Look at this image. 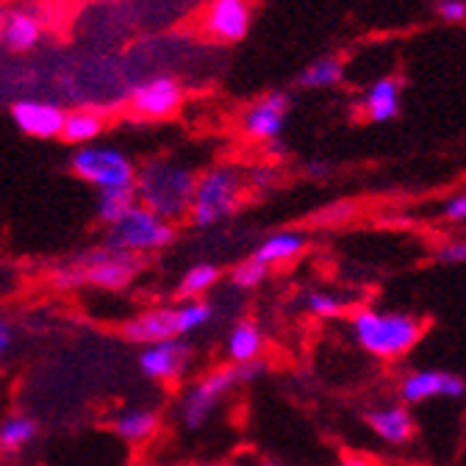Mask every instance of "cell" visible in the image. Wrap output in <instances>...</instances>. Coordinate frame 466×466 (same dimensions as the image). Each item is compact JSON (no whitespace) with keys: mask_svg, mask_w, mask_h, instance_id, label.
<instances>
[{"mask_svg":"<svg viewBox=\"0 0 466 466\" xmlns=\"http://www.w3.org/2000/svg\"><path fill=\"white\" fill-rule=\"evenodd\" d=\"M425 325L420 317L394 309L364 306L350 314V336L367 356L380 361H397L420 344Z\"/></svg>","mask_w":466,"mask_h":466,"instance_id":"1","label":"cell"},{"mask_svg":"<svg viewBox=\"0 0 466 466\" xmlns=\"http://www.w3.org/2000/svg\"><path fill=\"white\" fill-rule=\"evenodd\" d=\"M198 172L175 158H150L137 167L134 195L137 203L164 217L167 222H181L189 214Z\"/></svg>","mask_w":466,"mask_h":466,"instance_id":"2","label":"cell"},{"mask_svg":"<svg viewBox=\"0 0 466 466\" xmlns=\"http://www.w3.org/2000/svg\"><path fill=\"white\" fill-rule=\"evenodd\" d=\"M245 189H248L245 172L233 164H214L203 169L195 178V192L187 219L198 230L217 228L219 222L239 211V206L245 203Z\"/></svg>","mask_w":466,"mask_h":466,"instance_id":"3","label":"cell"},{"mask_svg":"<svg viewBox=\"0 0 466 466\" xmlns=\"http://www.w3.org/2000/svg\"><path fill=\"white\" fill-rule=\"evenodd\" d=\"M256 375H261V361L248 364V367L225 364V367H214V370L203 372L198 380H192L184 389V394L178 400L181 425L187 431H200L203 425H208V420L219 411L222 402L239 386L256 380Z\"/></svg>","mask_w":466,"mask_h":466,"instance_id":"4","label":"cell"},{"mask_svg":"<svg viewBox=\"0 0 466 466\" xmlns=\"http://www.w3.org/2000/svg\"><path fill=\"white\" fill-rule=\"evenodd\" d=\"M137 275H139V258L108 250V248H97V250L81 253L65 267H58L53 272V286L56 289L92 286L103 291H120Z\"/></svg>","mask_w":466,"mask_h":466,"instance_id":"5","label":"cell"},{"mask_svg":"<svg viewBox=\"0 0 466 466\" xmlns=\"http://www.w3.org/2000/svg\"><path fill=\"white\" fill-rule=\"evenodd\" d=\"M175 237H178L175 222H167L164 217L137 203L128 214H123L120 219L106 228L103 248L139 258V256L167 250L175 242Z\"/></svg>","mask_w":466,"mask_h":466,"instance_id":"6","label":"cell"},{"mask_svg":"<svg viewBox=\"0 0 466 466\" xmlns=\"http://www.w3.org/2000/svg\"><path fill=\"white\" fill-rule=\"evenodd\" d=\"M70 172L84 184L100 189H134L137 164L114 145H84L70 156Z\"/></svg>","mask_w":466,"mask_h":466,"instance_id":"7","label":"cell"},{"mask_svg":"<svg viewBox=\"0 0 466 466\" xmlns=\"http://www.w3.org/2000/svg\"><path fill=\"white\" fill-rule=\"evenodd\" d=\"M195 361V350L187 339H164L139 350L137 367L153 383H175L187 378Z\"/></svg>","mask_w":466,"mask_h":466,"instance_id":"8","label":"cell"},{"mask_svg":"<svg viewBox=\"0 0 466 466\" xmlns=\"http://www.w3.org/2000/svg\"><path fill=\"white\" fill-rule=\"evenodd\" d=\"M291 111V95L289 92H267L248 103L242 111V134L253 142H275L280 139L286 120Z\"/></svg>","mask_w":466,"mask_h":466,"instance_id":"9","label":"cell"},{"mask_svg":"<svg viewBox=\"0 0 466 466\" xmlns=\"http://www.w3.org/2000/svg\"><path fill=\"white\" fill-rule=\"evenodd\" d=\"M184 106V89L172 76H153L131 89V111L142 120H167Z\"/></svg>","mask_w":466,"mask_h":466,"instance_id":"10","label":"cell"},{"mask_svg":"<svg viewBox=\"0 0 466 466\" xmlns=\"http://www.w3.org/2000/svg\"><path fill=\"white\" fill-rule=\"evenodd\" d=\"M463 394H466L463 378L444 372V370H411L400 380V397L405 405H420L436 397L461 400Z\"/></svg>","mask_w":466,"mask_h":466,"instance_id":"11","label":"cell"},{"mask_svg":"<svg viewBox=\"0 0 466 466\" xmlns=\"http://www.w3.org/2000/svg\"><path fill=\"white\" fill-rule=\"evenodd\" d=\"M250 0H211L203 17V31L225 45H237L250 34Z\"/></svg>","mask_w":466,"mask_h":466,"instance_id":"12","label":"cell"},{"mask_svg":"<svg viewBox=\"0 0 466 466\" xmlns=\"http://www.w3.org/2000/svg\"><path fill=\"white\" fill-rule=\"evenodd\" d=\"M12 120L20 128V134L31 137V139H58L62 137V126H65V108L50 100H15L12 108Z\"/></svg>","mask_w":466,"mask_h":466,"instance_id":"13","label":"cell"},{"mask_svg":"<svg viewBox=\"0 0 466 466\" xmlns=\"http://www.w3.org/2000/svg\"><path fill=\"white\" fill-rule=\"evenodd\" d=\"M123 336L131 344L147 347L164 339H181L178 322H175V306H153L145 311H137L123 322Z\"/></svg>","mask_w":466,"mask_h":466,"instance_id":"14","label":"cell"},{"mask_svg":"<svg viewBox=\"0 0 466 466\" xmlns=\"http://www.w3.org/2000/svg\"><path fill=\"white\" fill-rule=\"evenodd\" d=\"M45 34L42 17L25 6H15L0 17V47L6 53H28Z\"/></svg>","mask_w":466,"mask_h":466,"instance_id":"15","label":"cell"},{"mask_svg":"<svg viewBox=\"0 0 466 466\" xmlns=\"http://www.w3.org/2000/svg\"><path fill=\"white\" fill-rule=\"evenodd\" d=\"M367 425L380 441L391 447H402L414 436V417L408 411L405 402H386V405L372 408L367 414Z\"/></svg>","mask_w":466,"mask_h":466,"instance_id":"16","label":"cell"},{"mask_svg":"<svg viewBox=\"0 0 466 466\" xmlns=\"http://www.w3.org/2000/svg\"><path fill=\"white\" fill-rule=\"evenodd\" d=\"M161 428V414L150 405H128L123 411H116L111 420L114 436L126 441V444H145L150 441Z\"/></svg>","mask_w":466,"mask_h":466,"instance_id":"17","label":"cell"},{"mask_svg":"<svg viewBox=\"0 0 466 466\" xmlns=\"http://www.w3.org/2000/svg\"><path fill=\"white\" fill-rule=\"evenodd\" d=\"M402 111V84L391 76L378 78L361 97V114L370 123H391Z\"/></svg>","mask_w":466,"mask_h":466,"instance_id":"18","label":"cell"},{"mask_svg":"<svg viewBox=\"0 0 466 466\" xmlns=\"http://www.w3.org/2000/svg\"><path fill=\"white\" fill-rule=\"evenodd\" d=\"M261 353H264V330L253 319L233 322L230 330H228V336H225L228 364L248 367V364L261 361Z\"/></svg>","mask_w":466,"mask_h":466,"instance_id":"19","label":"cell"},{"mask_svg":"<svg viewBox=\"0 0 466 466\" xmlns=\"http://www.w3.org/2000/svg\"><path fill=\"white\" fill-rule=\"evenodd\" d=\"M303 250H306V237L300 230H278V233H269V237L253 250V258L272 269V267L291 264L295 258H300Z\"/></svg>","mask_w":466,"mask_h":466,"instance_id":"20","label":"cell"},{"mask_svg":"<svg viewBox=\"0 0 466 466\" xmlns=\"http://www.w3.org/2000/svg\"><path fill=\"white\" fill-rule=\"evenodd\" d=\"M341 81H344V62L341 58L339 56H319L298 73L295 86L298 89H333Z\"/></svg>","mask_w":466,"mask_h":466,"instance_id":"21","label":"cell"},{"mask_svg":"<svg viewBox=\"0 0 466 466\" xmlns=\"http://www.w3.org/2000/svg\"><path fill=\"white\" fill-rule=\"evenodd\" d=\"M103 116L97 111H86V108H78V111H67L65 114V126H62V137L67 145H76V147H84V145H92L100 134H103Z\"/></svg>","mask_w":466,"mask_h":466,"instance_id":"22","label":"cell"},{"mask_svg":"<svg viewBox=\"0 0 466 466\" xmlns=\"http://www.w3.org/2000/svg\"><path fill=\"white\" fill-rule=\"evenodd\" d=\"M222 280V269L211 261H198L192 264L181 280H178V298L181 300H198L206 298L211 289H217V283Z\"/></svg>","mask_w":466,"mask_h":466,"instance_id":"23","label":"cell"},{"mask_svg":"<svg viewBox=\"0 0 466 466\" xmlns=\"http://www.w3.org/2000/svg\"><path fill=\"white\" fill-rule=\"evenodd\" d=\"M217 317L214 303H208L206 298L198 300H178L175 303V322H178V336L187 339L198 330H206Z\"/></svg>","mask_w":466,"mask_h":466,"instance_id":"24","label":"cell"},{"mask_svg":"<svg viewBox=\"0 0 466 466\" xmlns=\"http://www.w3.org/2000/svg\"><path fill=\"white\" fill-rule=\"evenodd\" d=\"M39 436V422L28 414H12L0 422V450L17 452L34 444Z\"/></svg>","mask_w":466,"mask_h":466,"instance_id":"25","label":"cell"},{"mask_svg":"<svg viewBox=\"0 0 466 466\" xmlns=\"http://www.w3.org/2000/svg\"><path fill=\"white\" fill-rule=\"evenodd\" d=\"M134 206H137L134 189H100L97 200H95V217H97V222H103L108 228L123 214H128Z\"/></svg>","mask_w":466,"mask_h":466,"instance_id":"26","label":"cell"},{"mask_svg":"<svg viewBox=\"0 0 466 466\" xmlns=\"http://www.w3.org/2000/svg\"><path fill=\"white\" fill-rule=\"evenodd\" d=\"M303 306L317 319H339L347 311L344 298H339L336 291H328V289H311L303 300Z\"/></svg>","mask_w":466,"mask_h":466,"instance_id":"27","label":"cell"},{"mask_svg":"<svg viewBox=\"0 0 466 466\" xmlns=\"http://www.w3.org/2000/svg\"><path fill=\"white\" fill-rule=\"evenodd\" d=\"M267 275H269V267H264L261 261H256L250 256V258L239 261L237 267L230 269V283H233V289H239V291H253L267 280Z\"/></svg>","mask_w":466,"mask_h":466,"instance_id":"28","label":"cell"},{"mask_svg":"<svg viewBox=\"0 0 466 466\" xmlns=\"http://www.w3.org/2000/svg\"><path fill=\"white\" fill-rule=\"evenodd\" d=\"M436 15L441 23L461 25L466 23V0H436Z\"/></svg>","mask_w":466,"mask_h":466,"instance_id":"29","label":"cell"},{"mask_svg":"<svg viewBox=\"0 0 466 466\" xmlns=\"http://www.w3.org/2000/svg\"><path fill=\"white\" fill-rule=\"evenodd\" d=\"M436 258L444 264H466V237H455L439 245Z\"/></svg>","mask_w":466,"mask_h":466,"instance_id":"30","label":"cell"},{"mask_svg":"<svg viewBox=\"0 0 466 466\" xmlns=\"http://www.w3.org/2000/svg\"><path fill=\"white\" fill-rule=\"evenodd\" d=\"M15 341H17V328H15V322H12L6 314H0V367H4L6 359L12 356Z\"/></svg>","mask_w":466,"mask_h":466,"instance_id":"31","label":"cell"},{"mask_svg":"<svg viewBox=\"0 0 466 466\" xmlns=\"http://www.w3.org/2000/svg\"><path fill=\"white\" fill-rule=\"evenodd\" d=\"M444 217L450 222H458V225L466 222V192H461V195H455V198H450L444 203Z\"/></svg>","mask_w":466,"mask_h":466,"instance_id":"32","label":"cell"},{"mask_svg":"<svg viewBox=\"0 0 466 466\" xmlns=\"http://www.w3.org/2000/svg\"><path fill=\"white\" fill-rule=\"evenodd\" d=\"M248 184L269 187V184H272V172H267V169H256V172H253V178H248Z\"/></svg>","mask_w":466,"mask_h":466,"instance_id":"33","label":"cell"},{"mask_svg":"<svg viewBox=\"0 0 466 466\" xmlns=\"http://www.w3.org/2000/svg\"><path fill=\"white\" fill-rule=\"evenodd\" d=\"M339 466H375L370 458H364V455H347Z\"/></svg>","mask_w":466,"mask_h":466,"instance_id":"34","label":"cell"},{"mask_svg":"<svg viewBox=\"0 0 466 466\" xmlns=\"http://www.w3.org/2000/svg\"><path fill=\"white\" fill-rule=\"evenodd\" d=\"M198 466H214V463H198Z\"/></svg>","mask_w":466,"mask_h":466,"instance_id":"35","label":"cell"}]
</instances>
